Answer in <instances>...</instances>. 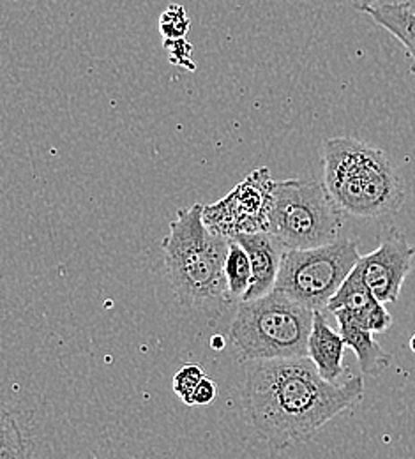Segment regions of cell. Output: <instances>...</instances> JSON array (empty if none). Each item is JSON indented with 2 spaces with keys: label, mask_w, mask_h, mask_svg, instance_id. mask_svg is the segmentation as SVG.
Returning <instances> with one entry per match:
<instances>
[{
  "label": "cell",
  "mask_w": 415,
  "mask_h": 459,
  "mask_svg": "<svg viewBox=\"0 0 415 459\" xmlns=\"http://www.w3.org/2000/svg\"><path fill=\"white\" fill-rule=\"evenodd\" d=\"M272 186L269 169H256L225 198L203 207V223L211 231L230 238L238 233L269 231Z\"/></svg>",
  "instance_id": "52a82bcc"
},
{
  "label": "cell",
  "mask_w": 415,
  "mask_h": 459,
  "mask_svg": "<svg viewBox=\"0 0 415 459\" xmlns=\"http://www.w3.org/2000/svg\"><path fill=\"white\" fill-rule=\"evenodd\" d=\"M340 207L316 178L274 182L269 204V233L287 249H313L338 240Z\"/></svg>",
  "instance_id": "5b68a950"
},
{
  "label": "cell",
  "mask_w": 415,
  "mask_h": 459,
  "mask_svg": "<svg viewBox=\"0 0 415 459\" xmlns=\"http://www.w3.org/2000/svg\"><path fill=\"white\" fill-rule=\"evenodd\" d=\"M347 343L343 336L331 329L322 311H315L313 329L307 342V357L327 382H340L343 375V355Z\"/></svg>",
  "instance_id": "8fae6325"
},
{
  "label": "cell",
  "mask_w": 415,
  "mask_h": 459,
  "mask_svg": "<svg viewBox=\"0 0 415 459\" xmlns=\"http://www.w3.org/2000/svg\"><path fill=\"white\" fill-rule=\"evenodd\" d=\"M232 238H236L246 249L253 271L251 287L246 291L242 302L255 300L271 293L276 288L281 258L287 247L269 231L238 233Z\"/></svg>",
  "instance_id": "9c48e42d"
},
{
  "label": "cell",
  "mask_w": 415,
  "mask_h": 459,
  "mask_svg": "<svg viewBox=\"0 0 415 459\" xmlns=\"http://www.w3.org/2000/svg\"><path fill=\"white\" fill-rule=\"evenodd\" d=\"M366 14L403 45L414 62L412 74H415V14L405 5V0H382L369 7Z\"/></svg>",
  "instance_id": "4fadbf2b"
},
{
  "label": "cell",
  "mask_w": 415,
  "mask_h": 459,
  "mask_svg": "<svg viewBox=\"0 0 415 459\" xmlns=\"http://www.w3.org/2000/svg\"><path fill=\"white\" fill-rule=\"evenodd\" d=\"M360 256L352 238H338L313 249H287L281 258L276 290L311 311H324L350 276Z\"/></svg>",
  "instance_id": "8992f818"
},
{
  "label": "cell",
  "mask_w": 415,
  "mask_h": 459,
  "mask_svg": "<svg viewBox=\"0 0 415 459\" xmlns=\"http://www.w3.org/2000/svg\"><path fill=\"white\" fill-rule=\"evenodd\" d=\"M315 311L280 290L238 304L229 342L238 362L307 357Z\"/></svg>",
  "instance_id": "277c9868"
},
{
  "label": "cell",
  "mask_w": 415,
  "mask_h": 459,
  "mask_svg": "<svg viewBox=\"0 0 415 459\" xmlns=\"http://www.w3.org/2000/svg\"><path fill=\"white\" fill-rule=\"evenodd\" d=\"M378 2H382V0H350L352 7L357 11H362V13H366L369 7H373Z\"/></svg>",
  "instance_id": "ffe728a7"
},
{
  "label": "cell",
  "mask_w": 415,
  "mask_h": 459,
  "mask_svg": "<svg viewBox=\"0 0 415 459\" xmlns=\"http://www.w3.org/2000/svg\"><path fill=\"white\" fill-rule=\"evenodd\" d=\"M411 350L415 353V334L412 336V340H411Z\"/></svg>",
  "instance_id": "7402d4cb"
},
{
  "label": "cell",
  "mask_w": 415,
  "mask_h": 459,
  "mask_svg": "<svg viewBox=\"0 0 415 459\" xmlns=\"http://www.w3.org/2000/svg\"><path fill=\"white\" fill-rule=\"evenodd\" d=\"M405 5L415 14V0H405Z\"/></svg>",
  "instance_id": "44dd1931"
},
{
  "label": "cell",
  "mask_w": 415,
  "mask_h": 459,
  "mask_svg": "<svg viewBox=\"0 0 415 459\" xmlns=\"http://www.w3.org/2000/svg\"><path fill=\"white\" fill-rule=\"evenodd\" d=\"M333 315L338 322L340 334L343 336L345 343L354 350L359 360V368L364 375L378 377L382 371H385L391 366L393 357L375 342L373 338L375 333L360 327L347 311L340 309Z\"/></svg>",
  "instance_id": "7c38bea8"
},
{
  "label": "cell",
  "mask_w": 415,
  "mask_h": 459,
  "mask_svg": "<svg viewBox=\"0 0 415 459\" xmlns=\"http://www.w3.org/2000/svg\"><path fill=\"white\" fill-rule=\"evenodd\" d=\"M0 437V459H29V442L9 410L2 411Z\"/></svg>",
  "instance_id": "9a60e30c"
},
{
  "label": "cell",
  "mask_w": 415,
  "mask_h": 459,
  "mask_svg": "<svg viewBox=\"0 0 415 459\" xmlns=\"http://www.w3.org/2000/svg\"><path fill=\"white\" fill-rule=\"evenodd\" d=\"M205 378V373L196 364H187L178 369L177 375L174 377V393L186 404L193 406V394L200 382Z\"/></svg>",
  "instance_id": "e0dca14e"
},
{
  "label": "cell",
  "mask_w": 415,
  "mask_h": 459,
  "mask_svg": "<svg viewBox=\"0 0 415 459\" xmlns=\"http://www.w3.org/2000/svg\"><path fill=\"white\" fill-rule=\"evenodd\" d=\"M189 16L178 4L169 5L160 18V30L165 39H182L189 30Z\"/></svg>",
  "instance_id": "2e32d148"
},
{
  "label": "cell",
  "mask_w": 415,
  "mask_h": 459,
  "mask_svg": "<svg viewBox=\"0 0 415 459\" xmlns=\"http://www.w3.org/2000/svg\"><path fill=\"white\" fill-rule=\"evenodd\" d=\"M163 251L170 287L182 306L196 307L230 297L225 276L230 237L207 229L203 205L178 211Z\"/></svg>",
  "instance_id": "3957f363"
},
{
  "label": "cell",
  "mask_w": 415,
  "mask_h": 459,
  "mask_svg": "<svg viewBox=\"0 0 415 459\" xmlns=\"http://www.w3.org/2000/svg\"><path fill=\"white\" fill-rule=\"evenodd\" d=\"M362 396V377L327 382L309 357L251 362L240 389L246 420L274 449L311 440Z\"/></svg>",
  "instance_id": "6da1fadb"
},
{
  "label": "cell",
  "mask_w": 415,
  "mask_h": 459,
  "mask_svg": "<svg viewBox=\"0 0 415 459\" xmlns=\"http://www.w3.org/2000/svg\"><path fill=\"white\" fill-rule=\"evenodd\" d=\"M324 186L342 212L380 220L405 204L403 177L391 158L356 138H329L322 145Z\"/></svg>",
  "instance_id": "7a4b0ae2"
},
{
  "label": "cell",
  "mask_w": 415,
  "mask_h": 459,
  "mask_svg": "<svg viewBox=\"0 0 415 459\" xmlns=\"http://www.w3.org/2000/svg\"><path fill=\"white\" fill-rule=\"evenodd\" d=\"M415 249L396 230H391L380 246L360 256L356 271L364 285L384 304H394L412 271Z\"/></svg>",
  "instance_id": "ba28073f"
},
{
  "label": "cell",
  "mask_w": 415,
  "mask_h": 459,
  "mask_svg": "<svg viewBox=\"0 0 415 459\" xmlns=\"http://www.w3.org/2000/svg\"><path fill=\"white\" fill-rule=\"evenodd\" d=\"M165 48L170 54V60L178 65H187L189 69H195V65L189 62L191 45H187L186 38L182 39H165Z\"/></svg>",
  "instance_id": "ac0fdd59"
},
{
  "label": "cell",
  "mask_w": 415,
  "mask_h": 459,
  "mask_svg": "<svg viewBox=\"0 0 415 459\" xmlns=\"http://www.w3.org/2000/svg\"><path fill=\"white\" fill-rule=\"evenodd\" d=\"M340 309L347 311L360 327L371 333H385L393 325V316L385 309V304L364 285L356 267L327 306V311L331 313Z\"/></svg>",
  "instance_id": "30bf717a"
},
{
  "label": "cell",
  "mask_w": 415,
  "mask_h": 459,
  "mask_svg": "<svg viewBox=\"0 0 415 459\" xmlns=\"http://www.w3.org/2000/svg\"><path fill=\"white\" fill-rule=\"evenodd\" d=\"M218 398V385L214 380L211 378H203L200 382V385L196 387L195 394H193V404H200V406H205V404H211Z\"/></svg>",
  "instance_id": "d6986e66"
},
{
  "label": "cell",
  "mask_w": 415,
  "mask_h": 459,
  "mask_svg": "<svg viewBox=\"0 0 415 459\" xmlns=\"http://www.w3.org/2000/svg\"><path fill=\"white\" fill-rule=\"evenodd\" d=\"M225 276L229 283V295L242 302L246 291L251 287L253 271L246 249L236 238H230V253L225 264Z\"/></svg>",
  "instance_id": "5bb4252c"
}]
</instances>
